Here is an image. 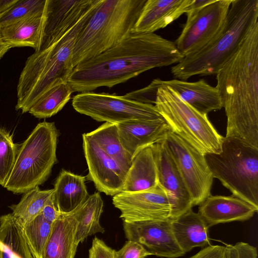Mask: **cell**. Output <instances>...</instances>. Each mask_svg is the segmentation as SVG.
Instances as JSON below:
<instances>
[{
	"label": "cell",
	"mask_w": 258,
	"mask_h": 258,
	"mask_svg": "<svg viewBox=\"0 0 258 258\" xmlns=\"http://www.w3.org/2000/svg\"><path fill=\"white\" fill-rule=\"evenodd\" d=\"M174 42L154 33H132L98 55L76 66L68 82L74 92L111 88L152 69L178 63Z\"/></svg>",
	"instance_id": "cell-1"
},
{
	"label": "cell",
	"mask_w": 258,
	"mask_h": 258,
	"mask_svg": "<svg viewBox=\"0 0 258 258\" xmlns=\"http://www.w3.org/2000/svg\"><path fill=\"white\" fill-rule=\"evenodd\" d=\"M227 117L225 137L258 148V22L216 74Z\"/></svg>",
	"instance_id": "cell-2"
},
{
	"label": "cell",
	"mask_w": 258,
	"mask_h": 258,
	"mask_svg": "<svg viewBox=\"0 0 258 258\" xmlns=\"http://www.w3.org/2000/svg\"><path fill=\"white\" fill-rule=\"evenodd\" d=\"M258 22V0H232L225 23L205 47L185 56L171 68L176 79L216 75L236 52L252 27Z\"/></svg>",
	"instance_id": "cell-3"
},
{
	"label": "cell",
	"mask_w": 258,
	"mask_h": 258,
	"mask_svg": "<svg viewBox=\"0 0 258 258\" xmlns=\"http://www.w3.org/2000/svg\"><path fill=\"white\" fill-rule=\"evenodd\" d=\"M96 7L59 40L44 49L35 51L28 57L17 84L16 110H21L22 113L28 112L47 90L59 83L68 82L74 68L73 52L76 39Z\"/></svg>",
	"instance_id": "cell-4"
},
{
	"label": "cell",
	"mask_w": 258,
	"mask_h": 258,
	"mask_svg": "<svg viewBox=\"0 0 258 258\" xmlns=\"http://www.w3.org/2000/svg\"><path fill=\"white\" fill-rule=\"evenodd\" d=\"M147 0H101L78 35L74 68L112 47L132 33Z\"/></svg>",
	"instance_id": "cell-5"
},
{
	"label": "cell",
	"mask_w": 258,
	"mask_h": 258,
	"mask_svg": "<svg viewBox=\"0 0 258 258\" xmlns=\"http://www.w3.org/2000/svg\"><path fill=\"white\" fill-rule=\"evenodd\" d=\"M221 147L204 155L213 178L258 210V148L232 137H223Z\"/></svg>",
	"instance_id": "cell-6"
},
{
	"label": "cell",
	"mask_w": 258,
	"mask_h": 258,
	"mask_svg": "<svg viewBox=\"0 0 258 258\" xmlns=\"http://www.w3.org/2000/svg\"><path fill=\"white\" fill-rule=\"evenodd\" d=\"M58 136L54 122L38 123L19 148L14 166L4 187L20 194L43 183L57 161Z\"/></svg>",
	"instance_id": "cell-7"
},
{
	"label": "cell",
	"mask_w": 258,
	"mask_h": 258,
	"mask_svg": "<svg viewBox=\"0 0 258 258\" xmlns=\"http://www.w3.org/2000/svg\"><path fill=\"white\" fill-rule=\"evenodd\" d=\"M154 105L169 129L202 154L220 153L223 137L207 115L185 102L169 87H158Z\"/></svg>",
	"instance_id": "cell-8"
},
{
	"label": "cell",
	"mask_w": 258,
	"mask_h": 258,
	"mask_svg": "<svg viewBox=\"0 0 258 258\" xmlns=\"http://www.w3.org/2000/svg\"><path fill=\"white\" fill-rule=\"evenodd\" d=\"M72 105L78 112L98 121L118 124L130 121L163 119L153 104L106 93L90 91L79 93L73 97Z\"/></svg>",
	"instance_id": "cell-9"
},
{
	"label": "cell",
	"mask_w": 258,
	"mask_h": 258,
	"mask_svg": "<svg viewBox=\"0 0 258 258\" xmlns=\"http://www.w3.org/2000/svg\"><path fill=\"white\" fill-rule=\"evenodd\" d=\"M232 0H192L187 19L175 41L184 57L207 45L223 26Z\"/></svg>",
	"instance_id": "cell-10"
},
{
	"label": "cell",
	"mask_w": 258,
	"mask_h": 258,
	"mask_svg": "<svg viewBox=\"0 0 258 258\" xmlns=\"http://www.w3.org/2000/svg\"><path fill=\"white\" fill-rule=\"evenodd\" d=\"M191 197L199 205L210 196L213 176L205 156L169 128L164 139Z\"/></svg>",
	"instance_id": "cell-11"
},
{
	"label": "cell",
	"mask_w": 258,
	"mask_h": 258,
	"mask_svg": "<svg viewBox=\"0 0 258 258\" xmlns=\"http://www.w3.org/2000/svg\"><path fill=\"white\" fill-rule=\"evenodd\" d=\"M123 222L170 218L171 204L166 191L159 184L152 188L132 192H121L112 198Z\"/></svg>",
	"instance_id": "cell-12"
},
{
	"label": "cell",
	"mask_w": 258,
	"mask_h": 258,
	"mask_svg": "<svg viewBox=\"0 0 258 258\" xmlns=\"http://www.w3.org/2000/svg\"><path fill=\"white\" fill-rule=\"evenodd\" d=\"M101 0H46L45 19L37 51L59 40Z\"/></svg>",
	"instance_id": "cell-13"
},
{
	"label": "cell",
	"mask_w": 258,
	"mask_h": 258,
	"mask_svg": "<svg viewBox=\"0 0 258 258\" xmlns=\"http://www.w3.org/2000/svg\"><path fill=\"white\" fill-rule=\"evenodd\" d=\"M171 219L123 222L126 239L143 245L152 255L176 258L185 253L178 246L173 235Z\"/></svg>",
	"instance_id": "cell-14"
},
{
	"label": "cell",
	"mask_w": 258,
	"mask_h": 258,
	"mask_svg": "<svg viewBox=\"0 0 258 258\" xmlns=\"http://www.w3.org/2000/svg\"><path fill=\"white\" fill-rule=\"evenodd\" d=\"M83 147L89 172L87 178L96 189L114 196L122 191L128 170L107 155L88 133L84 134Z\"/></svg>",
	"instance_id": "cell-15"
},
{
	"label": "cell",
	"mask_w": 258,
	"mask_h": 258,
	"mask_svg": "<svg viewBox=\"0 0 258 258\" xmlns=\"http://www.w3.org/2000/svg\"><path fill=\"white\" fill-rule=\"evenodd\" d=\"M158 184L166 191L171 204L170 219H175L194 206L191 197L164 139L152 145Z\"/></svg>",
	"instance_id": "cell-16"
},
{
	"label": "cell",
	"mask_w": 258,
	"mask_h": 258,
	"mask_svg": "<svg viewBox=\"0 0 258 258\" xmlns=\"http://www.w3.org/2000/svg\"><path fill=\"white\" fill-rule=\"evenodd\" d=\"M198 213L209 227L220 223L244 221L257 212L252 206L233 196H212L199 205Z\"/></svg>",
	"instance_id": "cell-17"
},
{
	"label": "cell",
	"mask_w": 258,
	"mask_h": 258,
	"mask_svg": "<svg viewBox=\"0 0 258 258\" xmlns=\"http://www.w3.org/2000/svg\"><path fill=\"white\" fill-rule=\"evenodd\" d=\"M192 0H147L133 29L134 33H153L186 13Z\"/></svg>",
	"instance_id": "cell-18"
},
{
	"label": "cell",
	"mask_w": 258,
	"mask_h": 258,
	"mask_svg": "<svg viewBox=\"0 0 258 258\" xmlns=\"http://www.w3.org/2000/svg\"><path fill=\"white\" fill-rule=\"evenodd\" d=\"M157 87L166 86L171 88L185 102L200 113L207 114L221 109L222 102L218 89L204 79L194 82L173 79L153 80Z\"/></svg>",
	"instance_id": "cell-19"
},
{
	"label": "cell",
	"mask_w": 258,
	"mask_h": 258,
	"mask_svg": "<svg viewBox=\"0 0 258 258\" xmlns=\"http://www.w3.org/2000/svg\"><path fill=\"white\" fill-rule=\"evenodd\" d=\"M120 142L132 158L141 149L163 140L169 130L164 119L116 124Z\"/></svg>",
	"instance_id": "cell-20"
},
{
	"label": "cell",
	"mask_w": 258,
	"mask_h": 258,
	"mask_svg": "<svg viewBox=\"0 0 258 258\" xmlns=\"http://www.w3.org/2000/svg\"><path fill=\"white\" fill-rule=\"evenodd\" d=\"M78 224L73 212L60 214L52 224L43 258H75Z\"/></svg>",
	"instance_id": "cell-21"
},
{
	"label": "cell",
	"mask_w": 258,
	"mask_h": 258,
	"mask_svg": "<svg viewBox=\"0 0 258 258\" xmlns=\"http://www.w3.org/2000/svg\"><path fill=\"white\" fill-rule=\"evenodd\" d=\"M86 176L62 169L54 184L52 201L60 214L74 212L89 196L85 184Z\"/></svg>",
	"instance_id": "cell-22"
},
{
	"label": "cell",
	"mask_w": 258,
	"mask_h": 258,
	"mask_svg": "<svg viewBox=\"0 0 258 258\" xmlns=\"http://www.w3.org/2000/svg\"><path fill=\"white\" fill-rule=\"evenodd\" d=\"M171 225L178 246L185 253L195 247H205L210 243L209 227L192 209L171 219Z\"/></svg>",
	"instance_id": "cell-23"
},
{
	"label": "cell",
	"mask_w": 258,
	"mask_h": 258,
	"mask_svg": "<svg viewBox=\"0 0 258 258\" xmlns=\"http://www.w3.org/2000/svg\"><path fill=\"white\" fill-rule=\"evenodd\" d=\"M158 184L152 145L140 150L133 158L121 192L145 190Z\"/></svg>",
	"instance_id": "cell-24"
},
{
	"label": "cell",
	"mask_w": 258,
	"mask_h": 258,
	"mask_svg": "<svg viewBox=\"0 0 258 258\" xmlns=\"http://www.w3.org/2000/svg\"><path fill=\"white\" fill-rule=\"evenodd\" d=\"M45 11L14 24L0 28L3 41L11 48L29 46L34 48L35 51H37L45 19Z\"/></svg>",
	"instance_id": "cell-25"
},
{
	"label": "cell",
	"mask_w": 258,
	"mask_h": 258,
	"mask_svg": "<svg viewBox=\"0 0 258 258\" xmlns=\"http://www.w3.org/2000/svg\"><path fill=\"white\" fill-rule=\"evenodd\" d=\"M0 253L1 258H33L23 225L12 213L0 217Z\"/></svg>",
	"instance_id": "cell-26"
},
{
	"label": "cell",
	"mask_w": 258,
	"mask_h": 258,
	"mask_svg": "<svg viewBox=\"0 0 258 258\" xmlns=\"http://www.w3.org/2000/svg\"><path fill=\"white\" fill-rule=\"evenodd\" d=\"M103 202L99 192L89 195L87 199L74 212L78 221L76 240L78 244L89 236L103 233L105 229L100 223Z\"/></svg>",
	"instance_id": "cell-27"
},
{
	"label": "cell",
	"mask_w": 258,
	"mask_h": 258,
	"mask_svg": "<svg viewBox=\"0 0 258 258\" xmlns=\"http://www.w3.org/2000/svg\"><path fill=\"white\" fill-rule=\"evenodd\" d=\"M88 134L107 155L128 170L132 158L120 142L116 124L105 122Z\"/></svg>",
	"instance_id": "cell-28"
},
{
	"label": "cell",
	"mask_w": 258,
	"mask_h": 258,
	"mask_svg": "<svg viewBox=\"0 0 258 258\" xmlns=\"http://www.w3.org/2000/svg\"><path fill=\"white\" fill-rule=\"evenodd\" d=\"M73 92L68 82L56 84L44 92L30 107L28 112L38 118L50 117L61 110Z\"/></svg>",
	"instance_id": "cell-29"
},
{
	"label": "cell",
	"mask_w": 258,
	"mask_h": 258,
	"mask_svg": "<svg viewBox=\"0 0 258 258\" xmlns=\"http://www.w3.org/2000/svg\"><path fill=\"white\" fill-rule=\"evenodd\" d=\"M53 190V189L41 190L38 186L31 189L24 193L17 204L10 207L12 214L22 224L29 223L41 214Z\"/></svg>",
	"instance_id": "cell-30"
},
{
	"label": "cell",
	"mask_w": 258,
	"mask_h": 258,
	"mask_svg": "<svg viewBox=\"0 0 258 258\" xmlns=\"http://www.w3.org/2000/svg\"><path fill=\"white\" fill-rule=\"evenodd\" d=\"M22 225L24 236L33 257L43 258L44 249L51 232L52 223L46 221L40 214L31 221Z\"/></svg>",
	"instance_id": "cell-31"
},
{
	"label": "cell",
	"mask_w": 258,
	"mask_h": 258,
	"mask_svg": "<svg viewBox=\"0 0 258 258\" xmlns=\"http://www.w3.org/2000/svg\"><path fill=\"white\" fill-rule=\"evenodd\" d=\"M18 149L12 135L0 127V185L3 187L14 166Z\"/></svg>",
	"instance_id": "cell-32"
},
{
	"label": "cell",
	"mask_w": 258,
	"mask_h": 258,
	"mask_svg": "<svg viewBox=\"0 0 258 258\" xmlns=\"http://www.w3.org/2000/svg\"><path fill=\"white\" fill-rule=\"evenodd\" d=\"M46 5V0H19L8 13L0 19V28L42 13L45 10Z\"/></svg>",
	"instance_id": "cell-33"
},
{
	"label": "cell",
	"mask_w": 258,
	"mask_h": 258,
	"mask_svg": "<svg viewBox=\"0 0 258 258\" xmlns=\"http://www.w3.org/2000/svg\"><path fill=\"white\" fill-rule=\"evenodd\" d=\"M225 247V258H257L256 248L244 242L227 244Z\"/></svg>",
	"instance_id": "cell-34"
},
{
	"label": "cell",
	"mask_w": 258,
	"mask_h": 258,
	"mask_svg": "<svg viewBox=\"0 0 258 258\" xmlns=\"http://www.w3.org/2000/svg\"><path fill=\"white\" fill-rule=\"evenodd\" d=\"M152 255L141 244L127 240L123 246L116 250V258H146Z\"/></svg>",
	"instance_id": "cell-35"
},
{
	"label": "cell",
	"mask_w": 258,
	"mask_h": 258,
	"mask_svg": "<svg viewBox=\"0 0 258 258\" xmlns=\"http://www.w3.org/2000/svg\"><path fill=\"white\" fill-rule=\"evenodd\" d=\"M88 258H116V250L95 236L89 249Z\"/></svg>",
	"instance_id": "cell-36"
},
{
	"label": "cell",
	"mask_w": 258,
	"mask_h": 258,
	"mask_svg": "<svg viewBox=\"0 0 258 258\" xmlns=\"http://www.w3.org/2000/svg\"><path fill=\"white\" fill-rule=\"evenodd\" d=\"M224 249V246L210 245L188 258H225Z\"/></svg>",
	"instance_id": "cell-37"
},
{
	"label": "cell",
	"mask_w": 258,
	"mask_h": 258,
	"mask_svg": "<svg viewBox=\"0 0 258 258\" xmlns=\"http://www.w3.org/2000/svg\"><path fill=\"white\" fill-rule=\"evenodd\" d=\"M60 214L55 208L51 195L45 203L41 214L46 221L52 224Z\"/></svg>",
	"instance_id": "cell-38"
},
{
	"label": "cell",
	"mask_w": 258,
	"mask_h": 258,
	"mask_svg": "<svg viewBox=\"0 0 258 258\" xmlns=\"http://www.w3.org/2000/svg\"><path fill=\"white\" fill-rule=\"evenodd\" d=\"M19 0H0V19L15 5Z\"/></svg>",
	"instance_id": "cell-39"
},
{
	"label": "cell",
	"mask_w": 258,
	"mask_h": 258,
	"mask_svg": "<svg viewBox=\"0 0 258 258\" xmlns=\"http://www.w3.org/2000/svg\"><path fill=\"white\" fill-rule=\"evenodd\" d=\"M11 48L3 41L0 33V59Z\"/></svg>",
	"instance_id": "cell-40"
},
{
	"label": "cell",
	"mask_w": 258,
	"mask_h": 258,
	"mask_svg": "<svg viewBox=\"0 0 258 258\" xmlns=\"http://www.w3.org/2000/svg\"><path fill=\"white\" fill-rule=\"evenodd\" d=\"M0 258H1V253H0Z\"/></svg>",
	"instance_id": "cell-41"
},
{
	"label": "cell",
	"mask_w": 258,
	"mask_h": 258,
	"mask_svg": "<svg viewBox=\"0 0 258 258\" xmlns=\"http://www.w3.org/2000/svg\"><path fill=\"white\" fill-rule=\"evenodd\" d=\"M34 258V257H33Z\"/></svg>",
	"instance_id": "cell-42"
}]
</instances>
